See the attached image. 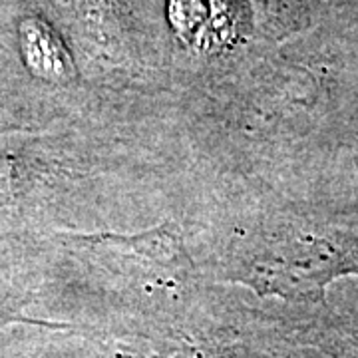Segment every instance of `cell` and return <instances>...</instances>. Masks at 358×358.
Here are the masks:
<instances>
[{"label":"cell","instance_id":"cell-1","mask_svg":"<svg viewBox=\"0 0 358 358\" xmlns=\"http://www.w3.org/2000/svg\"><path fill=\"white\" fill-rule=\"evenodd\" d=\"M333 249L324 243H313L305 249L285 251L282 257L263 261L255 268V281L267 285L281 294H307L322 289L336 273ZM265 287V291H267Z\"/></svg>","mask_w":358,"mask_h":358},{"label":"cell","instance_id":"cell-2","mask_svg":"<svg viewBox=\"0 0 358 358\" xmlns=\"http://www.w3.org/2000/svg\"><path fill=\"white\" fill-rule=\"evenodd\" d=\"M86 243H100L117 247L122 251H131L148 261H154L157 265L176 268V271L192 267L187 251L181 241V235L171 223H166L159 229L140 233V235H112V233L86 235Z\"/></svg>","mask_w":358,"mask_h":358}]
</instances>
